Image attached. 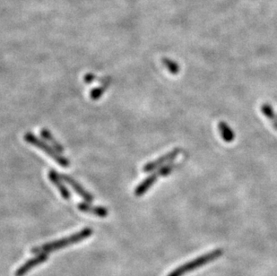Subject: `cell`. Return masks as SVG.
Instances as JSON below:
<instances>
[{"instance_id":"8992f818","label":"cell","mask_w":277,"mask_h":276,"mask_svg":"<svg viewBox=\"0 0 277 276\" xmlns=\"http://www.w3.org/2000/svg\"><path fill=\"white\" fill-rule=\"evenodd\" d=\"M60 177L62 178V180L64 182L68 183L70 187H72V189L74 190V192L76 193L79 197H82L85 202H94V196L92 194H90L80 183L74 180L73 177H70L69 175H66V174H60Z\"/></svg>"},{"instance_id":"7c38bea8","label":"cell","mask_w":277,"mask_h":276,"mask_svg":"<svg viewBox=\"0 0 277 276\" xmlns=\"http://www.w3.org/2000/svg\"><path fill=\"white\" fill-rule=\"evenodd\" d=\"M261 111L272 122L274 128L277 129V117L276 116L272 107L270 105H268V104H264V105H262V107H261Z\"/></svg>"},{"instance_id":"277c9868","label":"cell","mask_w":277,"mask_h":276,"mask_svg":"<svg viewBox=\"0 0 277 276\" xmlns=\"http://www.w3.org/2000/svg\"><path fill=\"white\" fill-rule=\"evenodd\" d=\"M180 152L179 149H174L172 152L164 154L163 156L156 159L154 162L146 163L144 166V172H151L155 170H158L159 168L163 167L164 165L173 162L174 159L178 156V153Z\"/></svg>"},{"instance_id":"ba28073f","label":"cell","mask_w":277,"mask_h":276,"mask_svg":"<svg viewBox=\"0 0 277 276\" xmlns=\"http://www.w3.org/2000/svg\"><path fill=\"white\" fill-rule=\"evenodd\" d=\"M77 208L81 212L93 214V215L100 217V218H105L109 215V211L107 208L103 207H95L88 202L80 203L77 206Z\"/></svg>"},{"instance_id":"7a4b0ae2","label":"cell","mask_w":277,"mask_h":276,"mask_svg":"<svg viewBox=\"0 0 277 276\" xmlns=\"http://www.w3.org/2000/svg\"><path fill=\"white\" fill-rule=\"evenodd\" d=\"M223 249H220V248L208 252L203 256H198L194 260L188 262L182 266H178L176 269H174L173 271L171 272L168 276H184L189 272L194 271L201 266L214 261L220 256H223Z\"/></svg>"},{"instance_id":"5bb4252c","label":"cell","mask_w":277,"mask_h":276,"mask_svg":"<svg viewBox=\"0 0 277 276\" xmlns=\"http://www.w3.org/2000/svg\"><path fill=\"white\" fill-rule=\"evenodd\" d=\"M163 63L165 65L166 69L173 74H177L179 72V67L177 63H175L173 60L168 59H163Z\"/></svg>"},{"instance_id":"5b68a950","label":"cell","mask_w":277,"mask_h":276,"mask_svg":"<svg viewBox=\"0 0 277 276\" xmlns=\"http://www.w3.org/2000/svg\"><path fill=\"white\" fill-rule=\"evenodd\" d=\"M48 259V254H37L33 258H30L29 260L25 262L22 266L15 272V276H25L27 273H29L31 270H33L36 266H40L47 261Z\"/></svg>"},{"instance_id":"6da1fadb","label":"cell","mask_w":277,"mask_h":276,"mask_svg":"<svg viewBox=\"0 0 277 276\" xmlns=\"http://www.w3.org/2000/svg\"><path fill=\"white\" fill-rule=\"evenodd\" d=\"M93 230L90 228H84L82 231L74 233L73 235H70L69 237L63 238L59 241H55V242H49L46 243L44 245H41L40 246H37L32 249L33 254H48L50 252L56 251V250H60L61 248H64L67 246L76 244L79 242H83L84 240L88 239L92 234H93Z\"/></svg>"},{"instance_id":"9a60e30c","label":"cell","mask_w":277,"mask_h":276,"mask_svg":"<svg viewBox=\"0 0 277 276\" xmlns=\"http://www.w3.org/2000/svg\"><path fill=\"white\" fill-rule=\"evenodd\" d=\"M174 168L175 167H174L173 164L168 163L163 167L159 168L157 170V173L160 177H165V176H168L169 174L173 171Z\"/></svg>"},{"instance_id":"52a82bcc","label":"cell","mask_w":277,"mask_h":276,"mask_svg":"<svg viewBox=\"0 0 277 276\" xmlns=\"http://www.w3.org/2000/svg\"><path fill=\"white\" fill-rule=\"evenodd\" d=\"M48 177L50 180V182L57 187V189L60 193L61 197H63L66 200H69L71 198V195L69 191V189L65 186L64 181L62 180V178L60 177V174L55 172L54 170H50L48 174Z\"/></svg>"},{"instance_id":"8fae6325","label":"cell","mask_w":277,"mask_h":276,"mask_svg":"<svg viewBox=\"0 0 277 276\" xmlns=\"http://www.w3.org/2000/svg\"><path fill=\"white\" fill-rule=\"evenodd\" d=\"M218 128H219V132L221 134V137L224 142H226V143L233 142L235 138V135H234L233 129L230 128L227 124L223 121H221L218 124Z\"/></svg>"},{"instance_id":"9c48e42d","label":"cell","mask_w":277,"mask_h":276,"mask_svg":"<svg viewBox=\"0 0 277 276\" xmlns=\"http://www.w3.org/2000/svg\"><path fill=\"white\" fill-rule=\"evenodd\" d=\"M160 177L158 173L154 172V174H151L150 176L145 177L142 182L138 184V186L136 187L135 189V195L137 197H142L145 193L148 191L151 187L154 186V183L156 182L157 178Z\"/></svg>"},{"instance_id":"2e32d148","label":"cell","mask_w":277,"mask_h":276,"mask_svg":"<svg viewBox=\"0 0 277 276\" xmlns=\"http://www.w3.org/2000/svg\"><path fill=\"white\" fill-rule=\"evenodd\" d=\"M95 79H96V76L93 74H87L84 77V82H85L86 84L93 83Z\"/></svg>"},{"instance_id":"3957f363","label":"cell","mask_w":277,"mask_h":276,"mask_svg":"<svg viewBox=\"0 0 277 276\" xmlns=\"http://www.w3.org/2000/svg\"><path fill=\"white\" fill-rule=\"evenodd\" d=\"M25 142L31 143L35 147L40 149L43 151L47 155H49L50 158H52L55 162L59 163L61 167L68 168L70 165L69 160L68 158L63 156L61 153H59L56 149L52 147L50 144L45 142L41 138L36 137L33 133H26L25 135Z\"/></svg>"},{"instance_id":"30bf717a","label":"cell","mask_w":277,"mask_h":276,"mask_svg":"<svg viewBox=\"0 0 277 276\" xmlns=\"http://www.w3.org/2000/svg\"><path fill=\"white\" fill-rule=\"evenodd\" d=\"M40 134L45 141H47L48 143L56 149L59 153H61L65 152V148L62 146V144L53 137V135L48 129H46V128L40 129Z\"/></svg>"},{"instance_id":"4fadbf2b","label":"cell","mask_w":277,"mask_h":276,"mask_svg":"<svg viewBox=\"0 0 277 276\" xmlns=\"http://www.w3.org/2000/svg\"><path fill=\"white\" fill-rule=\"evenodd\" d=\"M109 84V82L107 83V81H105V83H104L102 86L96 87V88L94 89V90H92L91 93H90V98L92 99V100H94V101L99 100V99L103 96V94L105 93V91L108 89Z\"/></svg>"}]
</instances>
